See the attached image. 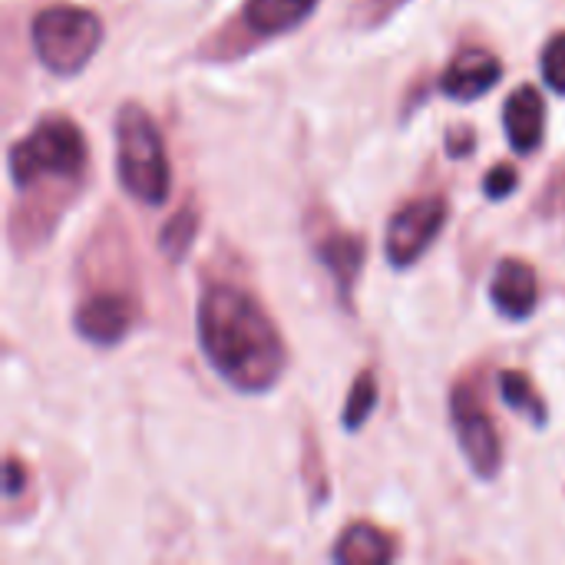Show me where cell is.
Here are the masks:
<instances>
[{
    "label": "cell",
    "mask_w": 565,
    "mask_h": 565,
    "mask_svg": "<svg viewBox=\"0 0 565 565\" xmlns=\"http://www.w3.org/2000/svg\"><path fill=\"white\" fill-rule=\"evenodd\" d=\"M199 344L212 371L242 394H262L285 374V344L252 295L212 285L199 301Z\"/></svg>",
    "instance_id": "cell-1"
},
{
    "label": "cell",
    "mask_w": 565,
    "mask_h": 565,
    "mask_svg": "<svg viewBox=\"0 0 565 565\" xmlns=\"http://www.w3.org/2000/svg\"><path fill=\"white\" fill-rule=\"evenodd\" d=\"M116 172L122 189L142 205H162L172 185L159 129L142 106H122L116 116Z\"/></svg>",
    "instance_id": "cell-2"
},
{
    "label": "cell",
    "mask_w": 565,
    "mask_h": 565,
    "mask_svg": "<svg viewBox=\"0 0 565 565\" xmlns=\"http://www.w3.org/2000/svg\"><path fill=\"white\" fill-rule=\"evenodd\" d=\"M33 53L56 76L79 73L103 43V23L96 13L79 7H50L30 23Z\"/></svg>",
    "instance_id": "cell-3"
},
{
    "label": "cell",
    "mask_w": 565,
    "mask_h": 565,
    "mask_svg": "<svg viewBox=\"0 0 565 565\" xmlns=\"http://www.w3.org/2000/svg\"><path fill=\"white\" fill-rule=\"evenodd\" d=\"M7 166H10V179L17 189L36 185L40 179H50V175L73 179L86 166V142L73 122L50 119L10 149Z\"/></svg>",
    "instance_id": "cell-4"
},
{
    "label": "cell",
    "mask_w": 565,
    "mask_h": 565,
    "mask_svg": "<svg viewBox=\"0 0 565 565\" xmlns=\"http://www.w3.org/2000/svg\"><path fill=\"white\" fill-rule=\"evenodd\" d=\"M444 222H447L444 199H417L404 205L387 228V262L394 268H411L434 245Z\"/></svg>",
    "instance_id": "cell-5"
},
{
    "label": "cell",
    "mask_w": 565,
    "mask_h": 565,
    "mask_svg": "<svg viewBox=\"0 0 565 565\" xmlns=\"http://www.w3.org/2000/svg\"><path fill=\"white\" fill-rule=\"evenodd\" d=\"M450 417H454V430H457V440H460V450L467 454L470 467L477 477L483 480H493L497 470H500V460H503V450H500V437H497V427L493 420L487 417V411L480 407V401L460 387L450 401Z\"/></svg>",
    "instance_id": "cell-6"
},
{
    "label": "cell",
    "mask_w": 565,
    "mask_h": 565,
    "mask_svg": "<svg viewBox=\"0 0 565 565\" xmlns=\"http://www.w3.org/2000/svg\"><path fill=\"white\" fill-rule=\"evenodd\" d=\"M500 76H503V66L493 53L463 50L460 56H454V63L440 76V93L457 103H470L477 96H487L500 83Z\"/></svg>",
    "instance_id": "cell-7"
},
{
    "label": "cell",
    "mask_w": 565,
    "mask_h": 565,
    "mask_svg": "<svg viewBox=\"0 0 565 565\" xmlns=\"http://www.w3.org/2000/svg\"><path fill=\"white\" fill-rule=\"evenodd\" d=\"M132 328V305L122 295H96L76 311V331L96 348H113Z\"/></svg>",
    "instance_id": "cell-8"
},
{
    "label": "cell",
    "mask_w": 565,
    "mask_h": 565,
    "mask_svg": "<svg viewBox=\"0 0 565 565\" xmlns=\"http://www.w3.org/2000/svg\"><path fill=\"white\" fill-rule=\"evenodd\" d=\"M503 126L507 139L520 156H530L540 149L543 132H546V103L533 86H520L510 93L503 106Z\"/></svg>",
    "instance_id": "cell-9"
},
{
    "label": "cell",
    "mask_w": 565,
    "mask_h": 565,
    "mask_svg": "<svg viewBox=\"0 0 565 565\" xmlns=\"http://www.w3.org/2000/svg\"><path fill=\"white\" fill-rule=\"evenodd\" d=\"M490 298H493L497 311L507 315L510 321H526L536 311V298H540L533 268L516 258H507L493 275Z\"/></svg>",
    "instance_id": "cell-10"
},
{
    "label": "cell",
    "mask_w": 565,
    "mask_h": 565,
    "mask_svg": "<svg viewBox=\"0 0 565 565\" xmlns=\"http://www.w3.org/2000/svg\"><path fill=\"white\" fill-rule=\"evenodd\" d=\"M318 0H248L245 23L258 36H278L311 17Z\"/></svg>",
    "instance_id": "cell-11"
},
{
    "label": "cell",
    "mask_w": 565,
    "mask_h": 565,
    "mask_svg": "<svg viewBox=\"0 0 565 565\" xmlns=\"http://www.w3.org/2000/svg\"><path fill=\"white\" fill-rule=\"evenodd\" d=\"M318 258L334 275L341 298H351V285H354L361 265H364V245H361V238H354V235H331V238H324L318 245Z\"/></svg>",
    "instance_id": "cell-12"
},
{
    "label": "cell",
    "mask_w": 565,
    "mask_h": 565,
    "mask_svg": "<svg viewBox=\"0 0 565 565\" xmlns=\"http://www.w3.org/2000/svg\"><path fill=\"white\" fill-rule=\"evenodd\" d=\"M391 556H394L391 540H387L381 530L367 526V523L351 526V530L341 536V543L334 546V559H338V563L377 565V563H387Z\"/></svg>",
    "instance_id": "cell-13"
},
{
    "label": "cell",
    "mask_w": 565,
    "mask_h": 565,
    "mask_svg": "<svg viewBox=\"0 0 565 565\" xmlns=\"http://www.w3.org/2000/svg\"><path fill=\"white\" fill-rule=\"evenodd\" d=\"M500 397H503L516 414L533 417L536 427L546 424V407H543L540 394L533 391V384H530L520 371H507V374L500 377Z\"/></svg>",
    "instance_id": "cell-14"
},
{
    "label": "cell",
    "mask_w": 565,
    "mask_h": 565,
    "mask_svg": "<svg viewBox=\"0 0 565 565\" xmlns=\"http://www.w3.org/2000/svg\"><path fill=\"white\" fill-rule=\"evenodd\" d=\"M374 404H377V381H374V374H361V377L354 381L351 394H348L344 427H348L351 434H354V430H361V427H364V420L371 417Z\"/></svg>",
    "instance_id": "cell-15"
},
{
    "label": "cell",
    "mask_w": 565,
    "mask_h": 565,
    "mask_svg": "<svg viewBox=\"0 0 565 565\" xmlns=\"http://www.w3.org/2000/svg\"><path fill=\"white\" fill-rule=\"evenodd\" d=\"M195 228H199L195 215H192V212H179V215L169 218L166 228L159 232V248H162L169 258L179 262V258L189 252V245H192V238H195Z\"/></svg>",
    "instance_id": "cell-16"
},
{
    "label": "cell",
    "mask_w": 565,
    "mask_h": 565,
    "mask_svg": "<svg viewBox=\"0 0 565 565\" xmlns=\"http://www.w3.org/2000/svg\"><path fill=\"white\" fill-rule=\"evenodd\" d=\"M543 79L565 96V33L553 36L543 50Z\"/></svg>",
    "instance_id": "cell-17"
},
{
    "label": "cell",
    "mask_w": 565,
    "mask_h": 565,
    "mask_svg": "<svg viewBox=\"0 0 565 565\" xmlns=\"http://www.w3.org/2000/svg\"><path fill=\"white\" fill-rule=\"evenodd\" d=\"M516 189V172L510 169V166H497L490 175H487V182H483V192L497 202V199H507L510 192Z\"/></svg>",
    "instance_id": "cell-18"
},
{
    "label": "cell",
    "mask_w": 565,
    "mask_h": 565,
    "mask_svg": "<svg viewBox=\"0 0 565 565\" xmlns=\"http://www.w3.org/2000/svg\"><path fill=\"white\" fill-rule=\"evenodd\" d=\"M7 493H10V497L20 493V470H17L13 460H7Z\"/></svg>",
    "instance_id": "cell-19"
}]
</instances>
